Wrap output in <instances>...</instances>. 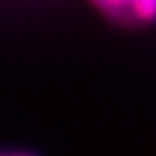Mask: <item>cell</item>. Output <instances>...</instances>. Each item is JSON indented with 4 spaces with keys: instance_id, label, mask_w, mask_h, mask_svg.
<instances>
[{
    "instance_id": "1",
    "label": "cell",
    "mask_w": 156,
    "mask_h": 156,
    "mask_svg": "<svg viewBox=\"0 0 156 156\" xmlns=\"http://www.w3.org/2000/svg\"><path fill=\"white\" fill-rule=\"evenodd\" d=\"M102 15L117 23H132L128 0H88Z\"/></svg>"
},
{
    "instance_id": "2",
    "label": "cell",
    "mask_w": 156,
    "mask_h": 156,
    "mask_svg": "<svg viewBox=\"0 0 156 156\" xmlns=\"http://www.w3.org/2000/svg\"><path fill=\"white\" fill-rule=\"evenodd\" d=\"M130 19L133 23H152L156 21V0H128Z\"/></svg>"
},
{
    "instance_id": "3",
    "label": "cell",
    "mask_w": 156,
    "mask_h": 156,
    "mask_svg": "<svg viewBox=\"0 0 156 156\" xmlns=\"http://www.w3.org/2000/svg\"><path fill=\"white\" fill-rule=\"evenodd\" d=\"M0 156H41L30 149H17V147H0Z\"/></svg>"
}]
</instances>
